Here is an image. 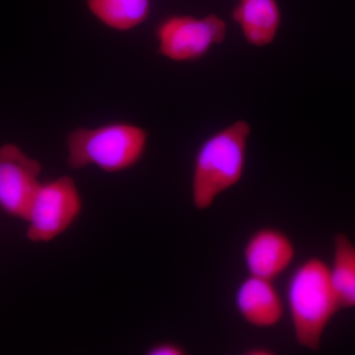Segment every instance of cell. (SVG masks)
<instances>
[{
  "label": "cell",
  "mask_w": 355,
  "mask_h": 355,
  "mask_svg": "<svg viewBox=\"0 0 355 355\" xmlns=\"http://www.w3.org/2000/svg\"><path fill=\"white\" fill-rule=\"evenodd\" d=\"M149 133L128 121H113L95 128H77L65 139L70 169L94 167L108 174L128 171L146 153Z\"/></svg>",
  "instance_id": "cell-3"
},
{
  "label": "cell",
  "mask_w": 355,
  "mask_h": 355,
  "mask_svg": "<svg viewBox=\"0 0 355 355\" xmlns=\"http://www.w3.org/2000/svg\"><path fill=\"white\" fill-rule=\"evenodd\" d=\"M251 125L237 120L207 137L196 153L191 175V202L207 210L217 198L244 177Z\"/></svg>",
  "instance_id": "cell-1"
},
{
  "label": "cell",
  "mask_w": 355,
  "mask_h": 355,
  "mask_svg": "<svg viewBox=\"0 0 355 355\" xmlns=\"http://www.w3.org/2000/svg\"><path fill=\"white\" fill-rule=\"evenodd\" d=\"M226 37L227 24L216 13L202 17L175 14L160 21L155 29L159 55L177 64L205 58Z\"/></svg>",
  "instance_id": "cell-5"
},
{
  "label": "cell",
  "mask_w": 355,
  "mask_h": 355,
  "mask_svg": "<svg viewBox=\"0 0 355 355\" xmlns=\"http://www.w3.org/2000/svg\"><path fill=\"white\" fill-rule=\"evenodd\" d=\"M286 305L296 342L311 352H319L324 331L342 310L330 266L313 256L296 266L287 280Z\"/></svg>",
  "instance_id": "cell-2"
},
{
  "label": "cell",
  "mask_w": 355,
  "mask_h": 355,
  "mask_svg": "<svg viewBox=\"0 0 355 355\" xmlns=\"http://www.w3.org/2000/svg\"><path fill=\"white\" fill-rule=\"evenodd\" d=\"M235 306L238 314L249 326L270 329L282 322L284 299L272 280L248 275L236 289Z\"/></svg>",
  "instance_id": "cell-8"
},
{
  "label": "cell",
  "mask_w": 355,
  "mask_h": 355,
  "mask_svg": "<svg viewBox=\"0 0 355 355\" xmlns=\"http://www.w3.org/2000/svg\"><path fill=\"white\" fill-rule=\"evenodd\" d=\"M83 210V196L73 178L64 175L42 182L25 222L28 241L50 243L64 234Z\"/></svg>",
  "instance_id": "cell-4"
},
{
  "label": "cell",
  "mask_w": 355,
  "mask_h": 355,
  "mask_svg": "<svg viewBox=\"0 0 355 355\" xmlns=\"http://www.w3.org/2000/svg\"><path fill=\"white\" fill-rule=\"evenodd\" d=\"M295 256L296 248L291 238L280 229L270 226L254 231L243 250L248 273L272 282L286 272Z\"/></svg>",
  "instance_id": "cell-7"
},
{
  "label": "cell",
  "mask_w": 355,
  "mask_h": 355,
  "mask_svg": "<svg viewBox=\"0 0 355 355\" xmlns=\"http://www.w3.org/2000/svg\"><path fill=\"white\" fill-rule=\"evenodd\" d=\"M86 6L100 23L118 32L139 27L151 12V0H86Z\"/></svg>",
  "instance_id": "cell-10"
},
{
  "label": "cell",
  "mask_w": 355,
  "mask_h": 355,
  "mask_svg": "<svg viewBox=\"0 0 355 355\" xmlns=\"http://www.w3.org/2000/svg\"><path fill=\"white\" fill-rule=\"evenodd\" d=\"M275 352L268 347H263V345H256V347H250L245 350L244 354L246 355H272Z\"/></svg>",
  "instance_id": "cell-13"
},
{
  "label": "cell",
  "mask_w": 355,
  "mask_h": 355,
  "mask_svg": "<svg viewBox=\"0 0 355 355\" xmlns=\"http://www.w3.org/2000/svg\"><path fill=\"white\" fill-rule=\"evenodd\" d=\"M331 282L343 309L355 308V246L345 233H336L333 239Z\"/></svg>",
  "instance_id": "cell-11"
},
{
  "label": "cell",
  "mask_w": 355,
  "mask_h": 355,
  "mask_svg": "<svg viewBox=\"0 0 355 355\" xmlns=\"http://www.w3.org/2000/svg\"><path fill=\"white\" fill-rule=\"evenodd\" d=\"M188 354L183 345L174 342H160L154 343L146 350L147 355H184Z\"/></svg>",
  "instance_id": "cell-12"
},
{
  "label": "cell",
  "mask_w": 355,
  "mask_h": 355,
  "mask_svg": "<svg viewBox=\"0 0 355 355\" xmlns=\"http://www.w3.org/2000/svg\"><path fill=\"white\" fill-rule=\"evenodd\" d=\"M231 19L250 46L263 48L277 39L282 27V8L277 0H237Z\"/></svg>",
  "instance_id": "cell-9"
},
{
  "label": "cell",
  "mask_w": 355,
  "mask_h": 355,
  "mask_svg": "<svg viewBox=\"0 0 355 355\" xmlns=\"http://www.w3.org/2000/svg\"><path fill=\"white\" fill-rule=\"evenodd\" d=\"M43 167L15 144L0 146V209L25 221L37 191Z\"/></svg>",
  "instance_id": "cell-6"
}]
</instances>
